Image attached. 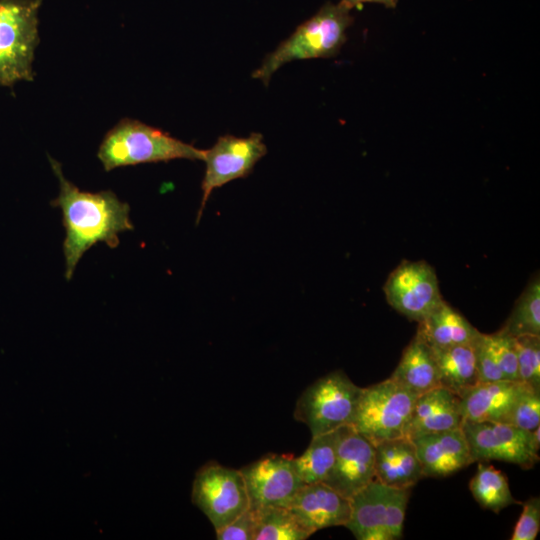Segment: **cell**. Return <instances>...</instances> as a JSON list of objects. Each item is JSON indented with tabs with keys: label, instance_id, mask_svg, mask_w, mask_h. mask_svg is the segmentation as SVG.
<instances>
[{
	"label": "cell",
	"instance_id": "obj_1",
	"mask_svg": "<svg viewBox=\"0 0 540 540\" xmlns=\"http://www.w3.org/2000/svg\"><path fill=\"white\" fill-rule=\"evenodd\" d=\"M51 168L59 182V195L51 201L62 211L65 228L63 253L65 278L70 280L82 256L96 243L104 242L116 248L119 234L134 229L130 206L119 200L111 190L88 192L67 180L61 164L49 157Z\"/></svg>",
	"mask_w": 540,
	"mask_h": 540
},
{
	"label": "cell",
	"instance_id": "obj_2",
	"mask_svg": "<svg viewBox=\"0 0 540 540\" xmlns=\"http://www.w3.org/2000/svg\"><path fill=\"white\" fill-rule=\"evenodd\" d=\"M350 11L342 2L325 3L266 55L252 77L267 86L273 74L289 62L336 56L347 40V29L354 21Z\"/></svg>",
	"mask_w": 540,
	"mask_h": 540
},
{
	"label": "cell",
	"instance_id": "obj_3",
	"mask_svg": "<svg viewBox=\"0 0 540 540\" xmlns=\"http://www.w3.org/2000/svg\"><path fill=\"white\" fill-rule=\"evenodd\" d=\"M204 155L205 150L131 118L121 119L105 134L97 153L107 172L118 167L175 159L203 161Z\"/></svg>",
	"mask_w": 540,
	"mask_h": 540
},
{
	"label": "cell",
	"instance_id": "obj_4",
	"mask_svg": "<svg viewBox=\"0 0 540 540\" xmlns=\"http://www.w3.org/2000/svg\"><path fill=\"white\" fill-rule=\"evenodd\" d=\"M41 0H0V86L32 81Z\"/></svg>",
	"mask_w": 540,
	"mask_h": 540
},
{
	"label": "cell",
	"instance_id": "obj_5",
	"mask_svg": "<svg viewBox=\"0 0 540 540\" xmlns=\"http://www.w3.org/2000/svg\"><path fill=\"white\" fill-rule=\"evenodd\" d=\"M362 389L342 370L332 371L301 393L295 404L294 418L309 428L311 436L350 425Z\"/></svg>",
	"mask_w": 540,
	"mask_h": 540
},
{
	"label": "cell",
	"instance_id": "obj_6",
	"mask_svg": "<svg viewBox=\"0 0 540 540\" xmlns=\"http://www.w3.org/2000/svg\"><path fill=\"white\" fill-rule=\"evenodd\" d=\"M417 396L390 377L363 388L349 426L373 444L403 437Z\"/></svg>",
	"mask_w": 540,
	"mask_h": 540
},
{
	"label": "cell",
	"instance_id": "obj_7",
	"mask_svg": "<svg viewBox=\"0 0 540 540\" xmlns=\"http://www.w3.org/2000/svg\"><path fill=\"white\" fill-rule=\"evenodd\" d=\"M410 489L387 486L377 479L350 498L345 527L358 540H395L403 534Z\"/></svg>",
	"mask_w": 540,
	"mask_h": 540
},
{
	"label": "cell",
	"instance_id": "obj_8",
	"mask_svg": "<svg viewBox=\"0 0 540 540\" xmlns=\"http://www.w3.org/2000/svg\"><path fill=\"white\" fill-rule=\"evenodd\" d=\"M461 429L474 462L498 460L530 469L539 461V426L527 431L501 422L464 421Z\"/></svg>",
	"mask_w": 540,
	"mask_h": 540
},
{
	"label": "cell",
	"instance_id": "obj_9",
	"mask_svg": "<svg viewBox=\"0 0 540 540\" xmlns=\"http://www.w3.org/2000/svg\"><path fill=\"white\" fill-rule=\"evenodd\" d=\"M191 499L215 531L249 509V498L240 470L208 462L195 474Z\"/></svg>",
	"mask_w": 540,
	"mask_h": 540
},
{
	"label": "cell",
	"instance_id": "obj_10",
	"mask_svg": "<svg viewBox=\"0 0 540 540\" xmlns=\"http://www.w3.org/2000/svg\"><path fill=\"white\" fill-rule=\"evenodd\" d=\"M266 153L267 146L263 136L257 132L248 137L230 134L220 136L211 148L205 150V173L201 183L202 199L197 222L212 191L235 179L248 176Z\"/></svg>",
	"mask_w": 540,
	"mask_h": 540
},
{
	"label": "cell",
	"instance_id": "obj_11",
	"mask_svg": "<svg viewBox=\"0 0 540 540\" xmlns=\"http://www.w3.org/2000/svg\"><path fill=\"white\" fill-rule=\"evenodd\" d=\"M383 290L394 310L416 322L443 301L435 270L423 260H403L389 274Z\"/></svg>",
	"mask_w": 540,
	"mask_h": 540
},
{
	"label": "cell",
	"instance_id": "obj_12",
	"mask_svg": "<svg viewBox=\"0 0 540 540\" xmlns=\"http://www.w3.org/2000/svg\"><path fill=\"white\" fill-rule=\"evenodd\" d=\"M246 485L249 507H288L304 485L293 464V456L270 453L239 469Z\"/></svg>",
	"mask_w": 540,
	"mask_h": 540
},
{
	"label": "cell",
	"instance_id": "obj_13",
	"mask_svg": "<svg viewBox=\"0 0 540 540\" xmlns=\"http://www.w3.org/2000/svg\"><path fill=\"white\" fill-rule=\"evenodd\" d=\"M374 479V444L351 426H343L334 465L323 483L350 499Z\"/></svg>",
	"mask_w": 540,
	"mask_h": 540
},
{
	"label": "cell",
	"instance_id": "obj_14",
	"mask_svg": "<svg viewBox=\"0 0 540 540\" xmlns=\"http://www.w3.org/2000/svg\"><path fill=\"white\" fill-rule=\"evenodd\" d=\"M287 508L311 535L329 527H345L351 512L350 499L323 482L304 484Z\"/></svg>",
	"mask_w": 540,
	"mask_h": 540
},
{
	"label": "cell",
	"instance_id": "obj_15",
	"mask_svg": "<svg viewBox=\"0 0 540 540\" xmlns=\"http://www.w3.org/2000/svg\"><path fill=\"white\" fill-rule=\"evenodd\" d=\"M411 440L416 447L424 477H447L474 463L461 427Z\"/></svg>",
	"mask_w": 540,
	"mask_h": 540
},
{
	"label": "cell",
	"instance_id": "obj_16",
	"mask_svg": "<svg viewBox=\"0 0 540 540\" xmlns=\"http://www.w3.org/2000/svg\"><path fill=\"white\" fill-rule=\"evenodd\" d=\"M527 386L507 380L478 383L460 396L463 422L506 423Z\"/></svg>",
	"mask_w": 540,
	"mask_h": 540
},
{
	"label": "cell",
	"instance_id": "obj_17",
	"mask_svg": "<svg viewBox=\"0 0 540 540\" xmlns=\"http://www.w3.org/2000/svg\"><path fill=\"white\" fill-rule=\"evenodd\" d=\"M462 423L460 397L438 386L417 396L405 437L414 439L429 433L456 429Z\"/></svg>",
	"mask_w": 540,
	"mask_h": 540
},
{
	"label": "cell",
	"instance_id": "obj_18",
	"mask_svg": "<svg viewBox=\"0 0 540 540\" xmlns=\"http://www.w3.org/2000/svg\"><path fill=\"white\" fill-rule=\"evenodd\" d=\"M375 479L400 489H411L424 475L413 441L405 436L374 444Z\"/></svg>",
	"mask_w": 540,
	"mask_h": 540
},
{
	"label": "cell",
	"instance_id": "obj_19",
	"mask_svg": "<svg viewBox=\"0 0 540 540\" xmlns=\"http://www.w3.org/2000/svg\"><path fill=\"white\" fill-rule=\"evenodd\" d=\"M416 334L430 347L447 348L472 344L480 332L443 300L418 322Z\"/></svg>",
	"mask_w": 540,
	"mask_h": 540
},
{
	"label": "cell",
	"instance_id": "obj_20",
	"mask_svg": "<svg viewBox=\"0 0 540 540\" xmlns=\"http://www.w3.org/2000/svg\"><path fill=\"white\" fill-rule=\"evenodd\" d=\"M390 378L416 395L439 386L432 350L417 334L405 347Z\"/></svg>",
	"mask_w": 540,
	"mask_h": 540
},
{
	"label": "cell",
	"instance_id": "obj_21",
	"mask_svg": "<svg viewBox=\"0 0 540 540\" xmlns=\"http://www.w3.org/2000/svg\"><path fill=\"white\" fill-rule=\"evenodd\" d=\"M473 343L447 348L430 347L437 367L439 386L459 397L479 383Z\"/></svg>",
	"mask_w": 540,
	"mask_h": 540
},
{
	"label": "cell",
	"instance_id": "obj_22",
	"mask_svg": "<svg viewBox=\"0 0 540 540\" xmlns=\"http://www.w3.org/2000/svg\"><path fill=\"white\" fill-rule=\"evenodd\" d=\"M341 428L312 436L304 453L299 457H293L296 472L304 484L324 482L328 477L335 462Z\"/></svg>",
	"mask_w": 540,
	"mask_h": 540
},
{
	"label": "cell",
	"instance_id": "obj_23",
	"mask_svg": "<svg viewBox=\"0 0 540 540\" xmlns=\"http://www.w3.org/2000/svg\"><path fill=\"white\" fill-rule=\"evenodd\" d=\"M469 489L480 506L496 513L519 503L510 491L505 474L483 462H479L477 471L470 480Z\"/></svg>",
	"mask_w": 540,
	"mask_h": 540
},
{
	"label": "cell",
	"instance_id": "obj_24",
	"mask_svg": "<svg viewBox=\"0 0 540 540\" xmlns=\"http://www.w3.org/2000/svg\"><path fill=\"white\" fill-rule=\"evenodd\" d=\"M500 332L513 338L522 335L540 336V279L533 277L507 318Z\"/></svg>",
	"mask_w": 540,
	"mask_h": 540
},
{
	"label": "cell",
	"instance_id": "obj_25",
	"mask_svg": "<svg viewBox=\"0 0 540 540\" xmlns=\"http://www.w3.org/2000/svg\"><path fill=\"white\" fill-rule=\"evenodd\" d=\"M254 511L257 516L254 540H305L311 536L286 507Z\"/></svg>",
	"mask_w": 540,
	"mask_h": 540
},
{
	"label": "cell",
	"instance_id": "obj_26",
	"mask_svg": "<svg viewBox=\"0 0 540 540\" xmlns=\"http://www.w3.org/2000/svg\"><path fill=\"white\" fill-rule=\"evenodd\" d=\"M520 382L540 391V336L514 338Z\"/></svg>",
	"mask_w": 540,
	"mask_h": 540
},
{
	"label": "cell",
	"instance_id": "obj_27",
	"mask_svg": "<svg viewBox=\"0 0 540 540\" xmlns=\"http://www.w3.org/2000/svg\"><path fill=\"white\" fill-rule=\"evenodd\" d=\"M506 424L532 431L540 425V391L527 386L518 398Z\"/></svg>",
	"mask_w": 540,
	"mask_h": 540
},
{
	"label": "cell",
	"instance_id": "obj_28",
	"mask_svg": "<svg viewBox=\"0 0 540 540\" xmlns=\"http://www.w3.org/2000/svg\"><path fill=\"white\" fill-rule=\"evenodd\" d=\"M540 528V498L531 497L523 504L522 513L512 533V540H534Z\"/></svg>",
	"mask_w": 540,
	"mask_h": 540
},
{
	"label": "cell",
	"instance_id": "obj_29",
	"mask_svg": "<svg viewBox=\"0 0 540 540\" xmlns=\"http://www.w3.org/2000/svg\"><path fill=\"white\" fill-rule=\"evenodd\" d=\"M256 526V512L249 508L230 523L216 530V538L218 540H254Z\"/></svg>",
	"mask_w": 540,
	"mask_h": 540
},
{
	"label": "cell",
	"instance_id": "obj_30",
	"mask_svg": "<svg viewBox=\"0 0 540 540\" xmlns=\"http://www.w3.org/2000/svg\"><path fill=\"white\" fill-rule=\"evenodd\" d=\"M398 0H340L348 8L352 9L365 3H376L385 6L386 8H395Z\"/></svg>",
	"mask_w": 540,
	"mask_h": 540
}]
</instances>
